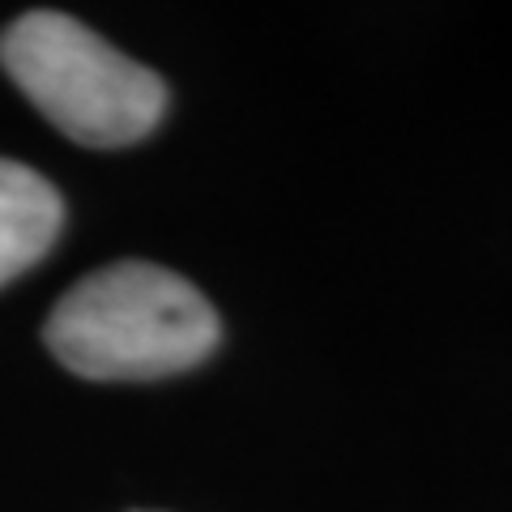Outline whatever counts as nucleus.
I'll return each instance as SVG.
<instances>
[{
	"instance_id": "1",
	"label": "nucleus",
	"mask_w": 512,
	"mask_h": 512,
	"mask_svg": "<svg viewBox=\"0 0 512 512\" xmlns=\"http://www.w3.org/2000/svg\"><path fill=\"white\" fill-rule=\"evenodd\" d=\"M47 346L86 380H158L197 367L218 346V312L171 269L120 261L56 303Z\"/></svg>"
},
{
	"instance_id": "3",
	"label": "nucleus",
	"mask_w": 512,
	"mask_h": 512,
	"mask_svg": "<svg viewBox=\"0 0 512 512\" xmlns=\"http://www.w3.org/2000/svg\"><path fill=\"white\" fill-rule=\"evenodd\" d=\"M64 227L60 192L26 163L0 158V286L26 274Z\"/></svg>"
},
{
	"instance_id": "2",
	"label": "nucleus",
	"mask_w": 512,
	"mask_h": 512,
	"mask_svg": "<svg viewBox=\"0 0 512 512\" xmlns=\"http://www.w3.org/2000/svg\"><path fill=\"white\" fill-rule=\"evenodd\" d=\"M0 64L64 137L90 150L133 146L163 120L167 82L69 13H22L0 35Z\"/></svg>"
}]
</instances>
